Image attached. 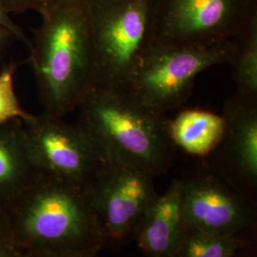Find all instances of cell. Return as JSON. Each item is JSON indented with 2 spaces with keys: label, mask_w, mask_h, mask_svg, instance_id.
Segmentation results:
<instances>
[{
  "label": "cell",
  "mask_w": 257,
  "mask_h": 257,
  "mask_svg": "<svg viewBox=\"0 0 257 257\" xmlns=\"http://www.w3.org/2000/svg\"><path fill=\"white\" fill-rule=\"evenodd\" d=\"M19 257H94L108 248L88 191L47 173L3 206Z\"/></svg>",
  "instance_id": "1"
},
{
  "label": "cell",
  "mask_w": 257,
  "mask_h": 257,
  "mask_svg": "<svg viewBox=\"0 0 257 257\" xmlns=\"http://www.w3.org/2000/svg\"><path fill=\"white\" fill-rule=\"evenodd\" d=\"M30 39L29 62L44 113L64 117L92 83V32L87 0H58Z\"/></svg>",
  "instance_id": "2"
},
{
  "label": "cell",
  "mask_w": 257,
  "mask_h": 257,
  "mask_svg": "<svg viewBox=\"0 0 257 257\" xmlns=\"http://www.w3.org/2000/svg\"><path fill=\"white\" fill-rule=\"evenodd\" d=\"M77 123L110 158L138 167L154 176L165 175L175 162L165 113L141 104L128 92L92 84L77 107Z\"/></svg>",
  "instance_id": "3"
},
{
  "label": "cell",
  "mask_w": 257,
  "mask_h": 257,
  "mask_svg": "<svg viewBox=\"0 0 257 257\" xmlns=\"http://www.w3.org/2000/svg\"><path fill=\"white\" fill-rule=\"evenodd\" d=\"M87 1L93 55L92 84L125 91L139 58L156 41L157 0Z\"/></svg>",
  "instance_id": "4"
},
{
  "label": "cell",
  "mask_w": 257,
  "mask_h": 257,
  "mask_svg": "<svg viewBox=\"0 0 257 257\" xmlns=\"http://www.w3.org/2000/svg\"><path fill=\"white\" fill-rule=\"evenodd\" d=\"M233 52L231 39L210 45L155 41L139 58L125 91L141 104L166 113L187 102L198 74L215 65L230 64Z\"/></svg>",
  "instance_id": "5"
},
{
  "label": "cell",
  "mask_w": 257,
  "mask_h": 257,
  "mask_svg": "<svg viewBox=\"0 0 257 257\" xmlns=\"http://www.w3.org/2000/svg\"><path fill=\"white\" fill-rule=\"evenodd\" d=\"M22 122L29 154L43 173L87 190L109 159L101 145L77 122L44 112Z\"/></svg>",
  "instance_id": "6"
},
{
  "label": "cell",
  "mask_w": 257,
  "mask_h": 257,
  "mask_svg": "<svg viewBox=\"0 0 257 257\" xmlns=\"http://www.w3.org/2000/svg\"><path fill=\"white\" fill-rule=\"evenodd\" d=\"M180 182L183 225L218 234L253 237L256 207L208 161Z\"/></svg>",
  "instance_id": "7"
},
{
  "label": "cell",
  "mask_w": 257,
  "mask_h": 257,
  "mask_svg": "<svg viewBox=\"0 0 257 257\" xmlns=\"http://www.w3.org/2000/svg\"><path fill=\"white\" fill-rule=\"evenodd\" d=\"M146 171L109 157L88 187L108 247H116L134 235L138 222L158 195Z\"/></svg>",
  "instance_id": "8"
},
{
  "label": "cell",
  "mask_w": 257,
  "mask_h": 257,
  "mask_svg": "<svg viewBox=\"0 0 257 257\" xmlns=\"http://www.w3.org/2000/svg\"><path fill=\"white\" fill-rule=\"evenodd\" d=\"M257 0H157L156 41L210 45L230 40Z\"/></svg>",
  "instance_id": "9"
},
{
  "label": "cell",
  "mask_w": 257,
  "mask_h": 257,
  "mask_svg": "<svg viewBox=\"0 0 257 257\" xmlns=\"http://www.w3.org/2000/svg\"><path fill=\"white\" fill-rule=\"evenodd\" d=\"M222 116L224 131L208 162L256 207L257 95L234 92Z\"/></svg>",
  "instance_id": "10"
},
{
  "label": "cell",
  "mask_w": 257,
  "mask_h": 257,
  "mask_svg": "<svg viewBox=\"0 0 257 257\" xmlns=\"http://www.w3.org/2000/svg\"><path fill=\"white\" fill-rule=\"evenodd\" d=\"M182 226L181 182L175 178L148 207L133 236L143 255L173 257Z\"/></svg>",
  "instance_id": "11"
},
{
  "label": "cell",
  "mask_w": 257,
  "mask_h": 257,
  "mask_svg": "<svg viewBox=\"0 0 257 257\" xmlns=\"http://www.w3.org/2000/svg\"><path fill=\"white\" fill-rule=\"evenodd\" d=\"M41 173L29 154L22 120L1 123L0 205L4 206Z\"/></svg>",
  "instance_id": "12"
},
{
  "label": "cell",
  "mask_w": 257,
  "mask_h": 257,
  "mask_svg": "<svg viewBox=\"0 0 257 257\" xmlns=\"http://www.w3.org/2000/svg\"><path fill=\"white\" fill-rule=\"evenodd\" d=\"M176 148L189 155L206 158L218 144L223 131V116L202 110H182L169 123Z\"/></svg>",
  "instance_id": "13"
},
{
  "label": "cell",
  "mask_w": 257,
  "mask_h": 257,
  "mask_svg": "<svg viewBox=\"0 0 257 257\" xmlns=\"http://www.w3.org/2000/svg\"><path fill=\"white\" fill-rule=\"evenodd\" d=\"M249 245V239L183 225L173 257H232Z\"/></svg>",
  "instance_id": "14"
},
{
  "label": "cell",
  "mask_w": 257,
  "mask_h": 257,
  "mask_svg": "<svg viewBox=\"0 0 257 257\" xmlns=\"http://www.w3.org/2000/svg\"><path fill=\"white\" fill-rule=\"evenodd\" d=\"M231 40L234 52L230 64L233 68L235 92L257 95V8Z\"/></svg>",
  "instance_id": "15"
},
{
  "label": "cell",
  "mask_w": 257,
  "mask_h": 257,
  "mask_svg": "<svg viewBox=\"0 0 257 257\" xmlns=\"http://www.w3.org/2000/svg\"><path fill=\"white\" fill-rule=\"evenodd\" d=\"M18 65L10 63L0 73V124L11 120L25 121L33 116L22 109L15 92L14 75Z\"/></svg>",
  "instance_id": "16"
},
{
  "label": "cell",
  "mask_w": 257,
  "mask_h": 257,
  "mask_svg": "<svg viewBox=\"0 0 257 257\" xmlns=\"http://www.w3.org/2000/svg\"><path fill=\"white\" fill-rule=\"evenodd\" d=\"M58 0H0L10 14H22L36 11L40 15L50 9Z\"/></svg>",
  "instance_id": "17"
},
{
  "label": "cell",
  "mask_w": 257,
  "mask_h": 257,
  "mask_svg": "<svg viewBox=\"0 0 257 257\" xmlns=\"http://www.w3.org/2000/svg\"><path fill=\"white\" fill-rule=\"evenodd\" d=\"M0 257H19L18 249L10 238L2 205H0Z\"/></svg>",
  "instance_id": "18"
},
{
  "label": "cell",
  "mask_w": 257,
  "mask_h": 257,
  "mask_svg": "<svg viewBox=\"0 0 257 257\" xmlns=\"http://www.w3.org/2000/svg\"><path fill=\"white\" fill-rule=\"evenodd\" d=\"M10 15L11 14L7 12V10L4 8V6L0 2V28H3L9 31L15 38L19 39L29 47L30 41H31L30 38H28L24 33V30L19 27V25L10 17Z\"/></svg>",
  "instance_id": "19"
},
{
  "label": "cell",
  "mask_w": 257,
  "mask_h": 257,
  "mask_svg": "<svg viewBox=\"0 0 257 257\" xmlns=\"http://www.w3.org/2000/svg\"><path fill=\"white\" fill-rule=\"evenodd\" d=\"M15 37L9 31L0 28V55L5 52Z\"/></svg>",
  "instance_id": "20"
}]
</instances>
